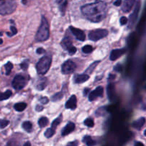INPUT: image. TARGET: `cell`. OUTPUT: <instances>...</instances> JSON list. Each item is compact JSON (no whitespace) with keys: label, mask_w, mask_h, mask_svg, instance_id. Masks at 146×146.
<instances>
[{"label":"cell","mask_w":146,"mask_h":146,"mask_svg":"<svg viewBox=\"0 0 146 146\" xmlns=\"http://www.w3.org/2000/svg\"><path fill=\"white\" fill-rule=\"evenodd\" d=\"M9 121L7 120L0 119V128H4L9 125Z\"/></svg>","instance_id":"d6a6232c"},{"label":"cell","mask_w":146,"mask_h":146,"mask_svg":"<svg viewBox=\"0 0 146 146\" xmlns=\"http://www.w3.org/2000/svg\"><path fill=\"white\" fill-rule=\"evenodd\" d=\"M82 14L92 22H99L104 20L107 14V4L104 1H98L81 7Z\"/></svg>","instance_id":"6da1fadb"},{"label":"cell","mask_w":146,"mask_h":146,"mask_svg":"<svg viewBox=\"0 0 146 146\" xmlns=\"http://www.w3.org/2000/svg\"><path fill=\"white\" fill-rule=\"evenodd\" d=\"M98 63H99V61H95V62L93 63L92 64H91V65H90V66L86 69V74H91V73H93V71H94V69H95L96 67L97 66V65L98 64Z\"/></svg>","instance_id":"4316f807"},{"label":"cell","mask_w":146,"mask_h":146,"mask_svg":"<svg viewBox=\"0 0 146 146\" xmlns=\"http://www.w3.org/2000/svg\"><path fill=\"white\" fill-rule=\"evenodd\" d=\"M145 88H146V86H145Z\"/></svg>","instance_id":"816d5d0a"},{"label":"cell","mask_w":146,"mask_h":146,"mask_svg":"<svg viewBox=\"0 0 146 146\" xmlns=\"http://www.w3.org/2000/svg\"><path fill=\"white\" fill-rule=\"evenodd\" d=\"M47 85V78H39L36 84V88L39 91H42L46 88Z\"/></svg>","instance_id":"ac0fdd59"},{"label":"cell","mask_w":146,"mask_h":146,"mask_svg":"<svg viewBox=\"0 0 146 146\" xmlns=\"http://www.w3.org/2000/svg\"><path fill=\"white\" fill-rule=\"evenodd\" d=\"M108 31L107 29H98L93 30L90 31L88 34V38L90 40L93 41H97L101 38H105L106 36H108Z\"/></svg>","instance_id":"5b68a950"},{"label":"cell","mask_w":146,"mask_h":146,"mask_svg":"<svg viewBox=\"0 0 146 146\" xmlns=\"http://www.w3.org/2000/svg\"><path fill=\"white\" fill-rule=\"evenodd\" d=\"M62 118H63L62 114H60V115H58V116L57 117V118H56L54 121H53L52 123H51V129L53 131H54V132H55L57 126H58V125L61 123V121H62Z\"/></svg>","instance_id":"d6986e66"},{"label":"cell","mask_w":146,"mask_h":146,"mask_svg":"<svg viewBox=\"0 0 146 146\" xmlns=\"http://www.w3.org/2000/svg\"><path fill=\"white\" fill-rule=\"evenodd\" d=\"M126 52V49L125 48H118V49L113 50L110 55V59L111 61H115L118 59V58L123 55Z\"/></svg>","instance_id":"8fae6325"},{"label":"cell","mask_w":146,"mask_h":146,"mask_svg":"<svg viewBox=\"0 0 146 146\" xmlns=\"http://www.w3.org/2000/svg\"><path fill=\"white\" fill-rule=\"evenodd\" d=\"M27 84V80L25 76L18 74L14 78L12 81V86L15 90H21L26 86Z\"/></svg>","instance_id":"8992f818"},{"label":"cell","mask_w":146,"mask_h":146,"mask_svg":"<svg viewBox=\"0 0 146 146\" xmlns=\"http://www.w3.org/2000/svg\"><path fill=\"white\" fill-rule=\"evenodd\" d=\"M43 109H44V108H43V106H36V111H43Z\"/></svg>","instance_id":"60d3db41"},{"label":"cell","mask_w":146,"mask_h":146,"mask_svg":"<svg viewBox=\"0 0 146 146\" xmlns=\"http://www.w3.org/2000/svg\"><path fill=\"white\" fill-rule=\"evenodd\" d=\"M76 68V64L71 60H67L61 66V71L64 74H72Z\"/></svg>","instance_id":"ba28073f"},{"label":"cell","mask_w":146,"mask_h":146,"mask_svg":"<svg viewBox=\"0 0 146 146\" xmlns=\"http://www.w3.org/2000/svg\"><path fill=\"white\" fill-rule=\"evenodd\" d=\"M22 127L26 131L30 132L32 130V123L30 121H25V122L23 123Z\"/></svg>","instance_id":"484cf974"},{"label":"cell","mask_w":146,"mask_h":146,"mask_svg":"<svg viewBox=\"0 0 146 146\" xmlns=\"http://www.w3.org/2000/svg\"><path fill=\"white\" fill-rule=\"evenodd\" d=\"M11 95H12V92L10 90H7L4 93L0 92V101L8 99L11 96Z\"/></svg>","instance_id":"7402d4cb"},{"label":"cell","mask_w":146,"mask_h":146,"mask_svg":"<svg viewBox=\"0 0 146 146\" xmlns=\"http://www.w3.org/2000/svg\"><path fill=\"white\" fill-rule=\"evenodd\" d=\"M93 47L91 45H86L82 48V51L85 54H90L92 52Z\"/></svg>","instance_id":"4dcf8cb0"},{"label":"cell","mask_w":146,"mask_h":146,"mask_svg":"<svg viewBox=\"0 0 146 146\" xmlns=\"http://www.w3.org/2000/svg\"><path fill=\"white\" fill-rule=\"evenodd\" d=\"M0 36H2V33L0 32Z\"/></svg>","instance_id":"681fc988"},{"label":"cell","mask_w":146,"mask_h":146,"mask_svg":"<svg viewBox=\"0 0 146 146\" xmlns=\"http://www.w3.org/2000/svg\"><path fill=\"white\" fill-rule=\"evenodd\" d=\"M63 97H64V93L62 91H60V92L56 93L54 96H52L51 100L54 102H56V101H58L62 99Z\"/></svg>","instance_id":"603a6c76"},{"label":"cell","mask_w":146,"mask_h":146,"mask_svg":"<svg viewBox=\"0 0 146 146\" xmlns=\"http://www.w3.org/2000/svg\"><path fill=\"white\" fill-rule=\"evenodd\" d=\"M134 146H144L143 143L141 142H139V141H137V142L135 143V145Z\"/></svg>","instance_id":"b9f144b4"},{"label":"cell","mask_w":146,"mask_h":146,"mask_svg":"<svg viewBox=\"0 0 146 146\" xmlns=\"http://www.w3.org/2000/svg\"><path fill=\"white\" fill-rule=\"evenodd\" d=\"M77 106V98L75 95H73L70 97L69 99L66 103L65 107L66 109L75 110Z\"/></svg>","instance_id":"7c38bea8"},{"label":"cell","mask_w":146,"mask_h":146,"mask_svg":"<svg viewBox=\"0 0 146 146\" xmlns=\"http://www.w3.org/2000/svg\"><path fill=\"white\" fill-rule=\"evenodd\" d=\"M103 94H104V88L101 86H98L90 93L88 96V100L90 101H94L98 97H102Z\"/></svg>","instance_id":"9c48e42d"},{"label":"cell","mask_w":146,"mask_h":146,"mask_svg":"<svg viewBox=\"0 0 146 146\" xmlns=\"http://www.w3.org/2000/svg\"><path fill=\"white\" fill-rule=\"evenodd\" d=\"M74 129H75V124L72 122H68L66 125V126L63 128L62 131H61V135L63 136L68 135L71 133H72L74 131Z\"/></svg>","instance_id":"4fadbf2b"},{"label":"cell","mask_w":146,"mask_h":146,"mask_svg":"<svg viewBox=\"0 0 146 146\" xmlns=\"http://www.w3.org/2000/svg\"><path fill=\"white\" fill-rule=\"evenodd\" d=\"M49 24L44 17H42L41 23L36 34L35 39L37 41H46L49 38Z\"/></svg>","instance_id":"7a4b0ae2"},{"label":"cell","mask_w":146,"mask_h":146,"mask_svg":"<svg viewBox=\"0 0 146 146\" xmlns=\"http://www.w3.org/2000/svg\"><path fill=\"white\" fill-rule=\"evenodd\" d=\"M69 29L70 31H71V33L73 34V35H74L77 39L79 40V41H84V40H85L86 36L82 30L79 29L75 28V27H72V26H71V27H69Z\"/></svg>","instance_id":"30bf717a"},{"label":"cell","mask_w":146,"mask_h":146,"mask_svg":"<svg viewBox=\"0 0 146 146\" xmlns=\"http://www.w3.org/2000/svg\"><path fill=\"white\" fill-rule=\"evenodd\" d=\"M38 124L40 128H44L48 124V119L46 117H42L38 121Z\"/></svg>","instance_id":"cb8c5ba5"},{"label":"cell","mask_w":146,"mask_h":146,"mask_svg":"<svg viewBox=\"0 0 146 146\" xmlns=\"http://www.w3.org/2000/svg\"><path fill=\"white\" fill-rule=\"evenodd\" d=\"M57 2L59 4V9L61 11V12L62 13V14L64 15V13H65L66 9L67 4L68 2L66 1H57Z\"/></svg>","instance_id":"d4e9b609"},{"label":"cell","mask_w":146,"mask_h":146,"mask_svg":"<svg viewBox=\"0 0 146 146\" xmlns=\"http://www.w3.org/2000/svg\"><path fill=\"white\" fill-rule=\"evenodd\" d=\"M114 91H114L113 85L110 84L108 86V95L110 100H112V96H114V94H115V92H114Z\"/></svg>","instance_id":"83f0119b"},{"label":"cell","mask_w":146,"mask_h":146,"mask_svg":"<svg viewBox=\"0 0 146 146\" xmlns=\"http://www.w3.org/2000/svg\"><path fill=\"white\" fill-rule=\"evenodd\" d=\"M145 123V118H140L137 121H134L133 123V127L135 128L137 130H141L143 128Z\"/></svg>","instance_id":"e0dca14e"},{"label":"cell","mask_w":146,"mask_h":146,"mask_svg":"<svg viewBox=\"0 0 146 146\" xmlns=\"http://www.w3.org/2000/svg\"><path fill=\"white\" fill-rule=\"evenodd\" d=\"M54 133H55V132L53 131L51 128H48V129L46 131L45 133H44V135H45L47 138H51V137L54 135Z\"/></svg>","instance_id":"1f68e13d"},{"label":"cell","mask_w":146,"mask_h":146,"mask_svg":"<svg viewBox=\"0 0 146 146\" xmlns=\"http://www.w3.org/2000/svg\"><path fill=\"white\" fill-rule=\"evenodd\" d=\"M121 3H122V1H121V0H118V1H115L113 4H114V5H115V6H120L121 4Z\"/></svg>","instance_id":"7bdbcfd3"},{"label":"cell","mask_w":146,"mask_h":146,"mask_svg":"<svg viewBox=\"0 0 146 146\" xmlns=\"http://www.w3.org/2000/svg\"><path fill=\"white\" fill-rule=\"evenodd\" d=\"M7 146H10V145H7Z\"/></svg>","instance_id":"f907efd6"},{"label":"cell","mask_w":146,"mask_h":146,"mask_svg":"<svg viewBox=\"0 0 146 146\" xmlns=\"http://www.w3.org/2000/svg\"><path fill=\"white\" fill-rule=\"evenodd\" d=\"M144 135H145V136H146V130H145V131H144Z\"/></svg>","instance_id":"c3c4849f"},{"label":"cell","mask_w":146,"mask_h":146,"mask_svg":"<svg viewBox=\"0 0 146 146\" xmlns=\"http://www.w3.org/2000/svg\"><path fill=\"white\" fill-rule=\"evenodd\" d=\"M44 52H45V50L42 48H38L36 49V53L38 54H43V53H44Z\"/></svg>","instance_id":"ab89813d"},{"label":"cell","mask_w":146,"mask_h":146,"mask_svg":"<svg viewBox=\"0 0 146 146\" xmlns=\"http://www.w3.org/2000/svg\"><path fill=\"white\" fill-rule=\"evenodd\" d=\"M84 124L86 125L87 127H89V128H93L94 126V120L91 118H88L84 121Z\"/></svg>","instance_id":"f546056e"},{"label":"cell","mask_w":146,"mask_h":146,"mask_svg":"<svg viewBox=\"0 0 146 146\" xmlns=\"http://www.w3.org/2000/svg\"><path fill=\"white\" fill-rule=\"evenodd\" d=\"M128 19H127L125 17H122L121 18V19H120V23H121V25L122 26L126 24L127 23H128Z\"/></svg>","instance_id":"e575fe53"},{"label":"cell","mask_w":146,"mask_h":146,"mask_svg":"<svg viewBox=\"0 0 146 146\" xmlns=\"http://www.w3.org/2000/svg\"><path fill=\"white\" fill-rule=\"evenodd\" d=\"M21 67L23 68L24 70H27V68L29 66V61H24V62H22L21 64Z\"/></svg>","instance_id":"d590c367"},{"label":"cell","mask_w":146,"mask_h":146,"mask_svg":"<svg viewBox=\"0 0 146 146\" xmlns=\"http://www.w3.org/2000/svg\"><path fill=\"white\" fill-rule=\"evenodd\" d=\"M140 9H141V2L140 1H137L133 11V13L129 17V23H128V29L133 28L134 27V25H135V22L137 21V19H138V14H139Z\"/></svg>","instance_id":"52a82bcc"},{"label":"cell","mask_w":146,"mask_h":146,"mask_svg":"<svg viewBox=\"0 0 146 146\" xmlns=\"http://www.w3.org/2000/svg\"><path fill=\"white\" fill-rule=\"evenodd\" d=\"M27 106V105L26 103H17L14 106V108L15 109V111H18V112H21L26 109Z\"/></svg>","instance_id":"ffe728a7"},{"label":"cell","mask_w":146,"mask_h":146,"mask_svg":"<svg viewBox=\"0 0 146 146\" xmlns=\"http://www.w3.org/2000/svg\"><path fill=\"white\" fill-rule=\"evenodd\" d=\"M88 78L89 76L88 74H77L74 76V80L76 84H82L88 81Z\"/></svg>","instance_id":"9a60e30c"},{"label":"cell","mask_w":146,"mask_h":146,"mask_svg":"<svg viewBox=\"0 0 146 146\" xmlns=\"http://www.w3.org/2000/svg\"><path fill=\"white\" fill-rule=\"evenodd\" d=\"M17 9V3L11 0H0V14L8 15Z\"/></svg>","instance_id":"277c9868"},{"label":"cell","mask_w":146,"mask_h":146,"mask_svg":"<svg viewBox=\"0 0 146 146\" xmlns=\"http://www.w3.org/2000/svg\"><path fill=\"white\" fill-rule=\"evenodd\" d=\"M135 4V1L133 0H125L123 3V6L121 7V9L123 10V11L125 13H128L131 11V9H132L133 6Z\"/></svg>","instance_id":"5bb4252c"},{"label":"cell","mask_w":146,"mask_h":146,"mask_svg":"<svg viewBox=\"0 0 146 146\" xmlns=\"http://www.w3.org/2000/svg\"><path fill=\"white\" fill-rule=\"evenodd\" d=\"M68 54H69V55H71V56L74 55V54H75L76 53V48L73 46L71 47L69 50H68Z\"/></svg>","instance_id":"8d00e7d4"},{"label":"cell","mask_w":146,"mask_h":146,"mask_svg":"<svg viewBox=\"0 0 146 146\" xmlns=\"http://www.w3.org/2000/svg\"><path fill=\"white\" fill-rule=\"evenodd\" d=\"M83 141L88 146H94L96 144V142L91 136H88V135H86L83 139Z\"/></svg>","instance_id":"44dd1931"},{"label":"cell","mask_w":146,"mask_h":146,"mask_svg":"<svg viewBox=\"0 0 146 146\" xmlns=\"http://www.w3.org/2000/svg\"><path fill=\"white\" fill-rule=\"evenodd\" d=\"M61 46H62V47L64 49L66 50V51H68L73 46L72 41H71V38L66 36L63 38L62 41H61Z\"/></svg>","instance_id":"2e32d148"},{"label":"cell","mask_w":146,"mask_h":146,"mask_svg":"<svg viewBox=\"0 0 146 146\" xmlns=\"http://www.w3.org/2000/svg\"><path fill=\"white\" fill-rule=\"evenodd\" d=\"M4 68H5L6 75H9L13 68V64L11 62H8L7 64L4 65Z\"/></svg>","instance_id":"f1b7e54d"},{"label":"cell","mask_w":146,"mask_h":146,"mask_svg":"<svg viewBox=\"0 0 146 146\" xmlns=\"http://www.w3.org/2000/svg\"><path fill=\"white\" fill-rule=\"evenodd\" d=\"M66 146H78V141H73V142H69Z\"/></svg>","instance_id":"f35d334b"},{"label":"cell","mask_w":146,"mask_h":146,"mask_svg":"<svg viewBox=\"0 0 146 146\" xmlns=\"http://www.w3.org/2000/svg\"><path fill=\"white\" fill-rule=\"evenodd\" d=\"M22 3H23V4H27V1H23Z\"/></svg>","instance_id":"7dc6e473"},{"label":"cell","mask_w":146,"mask_h":146,"mask_svg":"<svg viewBox=\"0 0 146 146\" xmlns=\"http://www.w3.org/2000/svg\"><path fill=\"white\" fill-rule=\"evenodd\" d=\"M88 91H89V89H88V88H86V89L85 90H84V95H86V94H87V93H88Z\"/></svg>","instance_id":"f6af8a7d"},{"label":"cell","mask_w":146,"mask_h":146,"mask_svg":"<svg viewBox=\"0 0 146 146\" xmlns=\"http://www.w3.org/2000/svg\"><path fill=\"white\" fill-rule=\"evenodd\" d=\"M39 101H40V103H41L42 104H48V101H49V99H48L47 97L44 96V97H41V98H40Z\"/></svg>","instance_id":"836d02e7"},{"label":"cell","mask_w":146,"mask_h":146,"mask_svg":"<svg viewBox=\"0 0 146 146\" xmlns=\"http://www.w3.org/2000/svg\"><path fill=\"white\" fill-rule=\"evenodd\" d=\"M3 43V41H2V39H0V44H1Z\"/></svg>","instance_id":"bcb514c9"},{"label":"cell","mask_w":146,"mask_h":146,"mask_svg":"<svg viewBox=\"0 0 146 146\" xmlns=\"http://www.w3.org/2000/svg\"><path fill=\"white\" fill-rule=\"evenodd\" d=\"M11 36H13V35H15V34H17V29H16V27H11Z\"/></svg>","instance_id":"74e56055"},{"label":"cell","mask_w":146,"mask_h":146,"mask_svg":"<svg viewBox=\"0 0 146 146\" xmlns=\"http://www.w3.org/2000/svg\"><path fill=\"white\" fill-rule=\"evenodd\" d=\"M51 65V57L46 56L40 58L37 62L36 68L39 75H44L47 73Z\"/></svg>","instance_id":"3957f363"},{"label":"cell","mask_w":146,"mask_h":146,"mask_svg":"<svg viewBox=\"0 0 146 146\" xmlns=\"http://www.w3.org/2000/svg\"><path fill=\"white\" fill-rule=\"evenodd\" d=\"M23 146H31V143H30V142L28 141V142H26Z\"/></svg>","instance_id":"ee69618b"}]
</instances>
